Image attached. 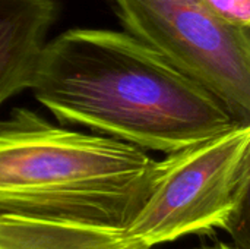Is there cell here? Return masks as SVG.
<instances>
[{"label":"cell","mask_w":250,"mask_h":249,"mask_svg":"<svg viewBox=\"0 0 250 249\" xmlns=\"http://www.w3.org/2000/svg\"><path fill=\"white\" fill-rule=\"evenodd\" d=\"M60 125L164 154L242 123L212 91L127 31L72 28L47 40L29 85Z\"/></svg>","instance_id":"1"},{"label":"cell","mask_w":250,"mask_h":249,"mask_svg":"<svg viewBox=\"0 0 250 249\" xmlns=\"http://www.w3.org/2000/svg\"><path fill=\"white\" fill-rule=\"evenodd\" d=\"M154 164L142 148L16 107L0 119V213L126 229Z\"/></svg>","instance_id":"2"},{"label":"cell","mask_w":250,"mask_h":249,"mask_svg":"<svg viewBox=\"0 0 250 249\" xmlns=\"http://www.w3.org/2000/svg\"><path fill=\"white\" fill-rule=\"evenodd\" d=\"M250 123L155 160L148 194L126 232L152 249L224 230L248 249Z\"/></svg>","instance_id":"3"},{"label":"cell","mask_w":250,"mask_h":249,"mask_svg":"<svg viewBox=\"0 0 250 249\" xmlns=\"http://www.w3.org/2000/svg\"><path fill=\"white\" fill-rule=\"evenodd\" d=\"M125 29L212 91L250 123V29L201 0H110Z\"/></svg>","instance_id":"4"},{"label":"cell","mask_w":250,"mask_h":249,"mask_svg":"<svg viewBox=\"0 0 250 249\" xmlns=\"http://www.w3.org/2000/svg\"><path fill=\"white\" fill-rule=\"evenodd\" d=\"M56 18V0H0V107L29 90Z\"/></svg>","instance_id":"5"},{"label":"cell","mask_w":250,"mask_h":249,"mask_svg":"<svg viewBox=\"0 0 250 249\" xmlns=\"http://www.w3.org/2000/svg\"><path fill=\"white\" fill-rule=\"evenodd\" d=\"M0 249H149L126 229L0 213Z\"/></svg>","instance_id":"6"},{"label":"cell","mask_w":250,"mask_h":249,"mask_svg":"<svg viewBox=\"0 0 250 249\" xmlns=\"http://www.w3.org/2000/svg\"><path fill=\"white\" fill-rule=\"evenodd\" d=\"M218 18L250 29V0H201Z\"/></svg>","instance_id":"7"},{"label":"cell","mask_w":250,"mask_h":249,"mask_svg":"<svg viewBox=\"0 0 250 249\" xmlns=\"http://www.w3.org/2000/svg\"><path fill=\"white\" fill-rule=\"evenodd\" d=\"M196 249H243L237 245H230V244H226V242H217V244H212V245H205V247H199Z\"/></svg>","instance_id":"8"}]
</instances>
